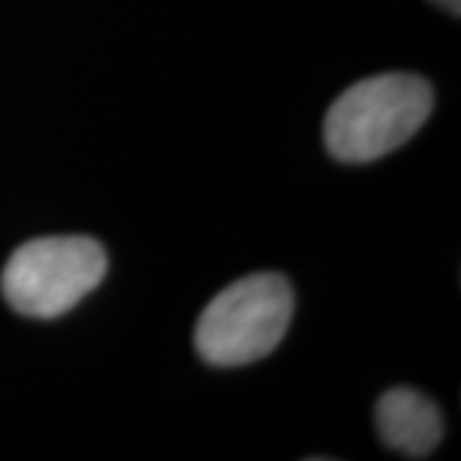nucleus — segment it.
<instances>
[{
    "label": "nucleus",
    "instance_id": "nucleus-3",
    "mask_svg": "<svg viewBox=\"0 0 461 461\" xmlns=\"http://www.w3.org/2000/svg\"><path fill=\"white\" fill-rule=\"evenodd\" d=\"M108 257L90 236H44L11 254L0 275L5 303L26 318H59L98 287Z\"/></svg>",
    "mask_w": 461,
    "mask_h": 461
},
{
    "label": "nucleus",
    "instance_id": "nucleus-1",
    "mask_svg": "<svg viewBox=\"0 0 461 461\" xmlns=\"http://www.w3.org/2000/svg\"><path fill=\"white\" fill-rule=\"evenodd\" d=\"M430 85L408 72L366 77L344 90L326 113L323 139L333 159L366 165L400 149L429 121Z\"/></svg>",
    "mask_w": 461,
    "mask_h": 461
},
{
    "label": "nucleus",
    "instance_id": "nucleus-5",
    "mask_svg": "<svg viewBox=\"0 0 461 461\" xmlns=\"http://www.w3.org/2000/svg\"><path fill=\"white\" fill-rule=\"evenodd\" d=\"M430 3H436L438 8H444L448 14H454V16L461 14V0H430Z\"/></svg>",
    "mask_w": 461,
    "mask_h": 461
},
{
    "label": "nucleus",
    "instance_id": "nucleus-4",
    "mask_svg": "<svg viewBox=\"0 0 461 461\" xmlns=\"http://www.w3.org/2000/svg\"><path fill=\"white\" fill-rule=\"evenodd\" d=\"M377 430L384 446L397 454L408 459H426L444 438V418L418 390L395 387L379 397Z\"/></svg>",
    "mask_w": 461,
    "mask_h": 461
},
{
    "label": "nucleus",
    "instance_id": "nucleus-2",
    "mask_svg": "<svg viewBox=\"0 0 461 461\" xmlns=\"http://www.w3.org/2000/svg\"><path fill=\"white\" fill-rule=\"evenodd\" d=\"M293 287L277 272L233 282L208 303L195 326V348L211 366H244L269 357L293 321Z\"/></svg>",
    "mask_w": 461,
    "mask_h": 461
}]
</instances>
